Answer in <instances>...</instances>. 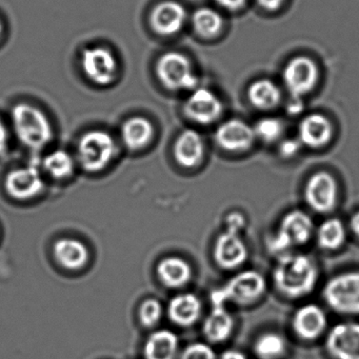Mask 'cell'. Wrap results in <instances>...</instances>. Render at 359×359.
Wrapping results in <instances>:
<instances>
[{
	"mask_svg": "<svg viewBox=\"0 0 359 359\" xmlns=\"http://www.w3.org/2000/svg\"><path fill=\"white\" fill-rule=\"evenodd\" d=\"M255 140L253 127L241 119H229L215 132L218 146L228 152H245L253 147Z\"/></svg>",
	"mask_w": 359,
	"mask_h": 359,
	"instance_id": "obj_14",
	"label": "cell"
},
{
	"mask_svg": "<svg viewBox=\"0 0 359 359\" xmlns=\"http://www.w3.org/2000/svg\"><path fill=\"white\" fill-rule=\"evenodd\" d=\"M163 315V306L156 299H148L142 302L140 309V318L142 325L153 327L158 323Z\"/></svg>",
	"mask_w": 359,
	"mask_h": 359,
	"instance_id": "obj_32",
	"label": "cell"
},
{
	"mask_svg": "<svg viewBox=\"0 0 359 359\" xmlns=\"http://www.w3.org/2000/svg\"><path fill=\"white\" fill-rule=\"evenodd\" d=\"M285 338L274 332L262 334L254 344V352L260 359H278L285 353Z\"/></svg>",
	"mask_w": 359,
	"mask_h": 359,
	"instance_id": "obj_29",
	"label": "cell"
},
{
	"mask_svg": "<svg viewBox=\"0 0 359 359\" xmlns=\"http://www.w3.org/2000/svg\"><path fill=\"white\" fill-rule=\"evenodd\" d=\"M325 348L335 359H359V323L334 325L325 340Z\"/></svg>",
	"mask_w": 359,
	"mask_h": 359,
	"instance_id": "obj_13",
	"label": "cell"
},
{
	"mask_svg": "<svg viewBox=\"0 0 359 359\" xmlns=\"http://www.w3.org/2000/svg\"><path fill=\"white\" fill-rule=\"evenodd\" d=\"M333 125L329 118L321 114L304 117L298 126V140L302 146L320 149L327 146L333 138Z\"/></svg>",
	"mask_w": 359,
	"mask_h": 359,
	"instance_id": "obj_18",
	"label": "cell"
},
{
	"mask_svg": "<svg viewBox=\"0 0 359 359\" xmlns=\"http://www.w3.org/2000/svg\"><path fill=\"white\" fill-rule=\"evenodd\" d=\"M312 218L302 210H293L285 214L278 229L268 243L269 250L279 256L290 253V250L306 245L313 235Z\"/></svg>",
	"mask_w": 359,
	"mask_h": 359,
	"instance_id": "obj_5",
	"label": "cell"
},
{
	"mask_svg": "<svg viewBox=\"0 0 359 359\" xmlns=\"http://www.w3.org/2000/svg\"><path fill=\"white\" fill-rule=\"evenodd\" d=\"M195 32L203 39H213L222 32L224 18L212 8H199L192 15Z\"/></svg>",
	"mask_w": 359,
	"mask_h": 359,
	"instance_id": "obj_28",
	"label": "cell"
},
{
	"mask_svg": "<svg viewBox=\"0 0 359 359\" xmlns=\"http://www.w3.org/2000/svg\"><path fill=\"white\" fill-rule=\"evenodd\" d=\"M81 69L87 79L97 86H109L114 81L118 64L114 54L104 47L88 48L81 54Z\"/></svg>",
	"mask_w": 359,
	"mask_h": 359,
	"instance_id": "obj_11",
	"label": "cell"
},
{
	"mask_svg": "<svg viewBox=\"0 0 359 359\" xmlns=\"http://www.w3.org/2000/svg\"><path fill=\"white\" fill-rule=\"evenodd\" d=\"M350 228L359 238V211L355 212L350 218Z\"/></svg>",
	"mask_w": 359,
	"mask_h": 359,
	"instance_id": "obj_39",
	"label": "cell"
},
{
	"mask_svg": "<svg viewBox=\"0 0 359 359\" xmlns=\"http://www.w3.org/2000/svg\"><path fill=\"white\" fill-rule=\"evenodd\" d=\"M226 231L217 237L214 245V259L224 270H234L245 264L249 250L241 231L245 226V217L241 212H232L226 216Z\"/></svg>",
	"mask_w": 359,
	"mask_h": 359,
	"instance_id": "obj_3",
	"label": "cell"
},
{
	"mask_svg": "<svg viewBox=\"0 0 359 359\" xmlns=\"http://www.w3.org/2000/svg\"><path fill=\"white\" fill-rule=\"evenodd\" d=\"M8 132L5 125L0 121V155H3L7 150Z\"/></svg>",
	"mask_w": 359,
	"mask_h": 359,
	"instance_id": "obj_37",
	"label": "cell"
},
{
	"mask_svg": "<svg viewBox=\"0 0 359 359\" xmlns=\"http://www.w3.org/2000/svg\"><path fill=\"white\" fill-rule=\"evenodd\" d=\"M180 341L177 336L169 330L154 332L147 340L144 346L146 359H176Z\"/></svg>",
	"mask_w": 359,
	"mask_h": 359,
	"instance_id": "obj_24",
	"label": "cell"
},
{
	"mask_svg": "<svg viewBox=\"0 0 359 359\" xmlns=\"http://www.w3.org/2000/svg\"><path fill=\"white\" fill-rule=\"evenodd\" d=\"M14 131L22 144L41 150L53 138V128L41 109L22 102L12 109Z\"/></svg>",
	"mask_w": 359,
	"mask_h": 359,
	"instance_id": "obj_2",
	"label": "cell"
},
{
	"mask_svg": "<svg viewBox=\"0 0 359 359\" xmlns=\"http://www.w3.org/2000/svg\"><path fill=\"white\" fill-rule=\"evenodd\" d=\"M182 359H216V354L211 346L197 342L184 348Z\"/></svg>",
	"mask_w": 359,
	"mask_h": 359,
	"instance_id": "obj_33",
	"label": "cell"
},
{
	"mask_svg": "<svg viewBox=\"0 0 359 359\" xmlns=\"http://www.w3.org/2000/svg\"><path fill=\"white\" fill-rule=\"evenodd\" d=\"M184 113L189 118L201 125H211L222 117V100L207 88H196L184 104Z\"/></svg>",
	"mask_w": 359,
	"mask_h": 359,
	"instance_id": "obj_12",
	"label": "cell"
},
{
	"mask_svg": "<svg viewBox=\"0 0 359 359\" xmlns=\"http://www.w3.org/2000/svg\"><path fill=\"white\" fill-rule=\"evenodd\" d=\"M43 167L53 177L62 180L73 173L74 161L66 151L56 150L46 156Z\"/></svg>",
	"mask_w": 359,
	"mask_h": 359,
	"instance_id": "obj_30",
	"label": "cell"
},
{
	"mask_svg": "<svg viewBox=\"0 0 359 359\" xmlns=\"http://www.w3.org/2000/svg\"><path fill=\"white\" fill-rule=\"evenodd\" d=\"M234 330V318L224 306H214L203 323V331L214 344L226 341Z\"/></svg>",
	"mask_w": 359,
	"mask_h": 359,
	"instance_id": "obj_23",
	"label": "cell"
},
{
	"mask_svg": "<svg viewBox=\"0 0 359 359\" xmlns=\"http://www.w3.org/2000/svg\"><path fill=\"white\" fill-rule=\"evenodd\" d=\"M283 79L290 95L294 100H299L316 87L319 79L318 66L310 57L297 56L285 65Z\"/></svg>",
	"mask_w": 359,
	"mask_h": 359,
	"instance_id": "obj_9",
	"label": "cell"
},
{
	"mask_svg": "<svg viewBox=\"0 0 359 359\" xmlns=\"http://www.w3.org/2000/svg\"><path fill=\"white\" fill-rule=\"evenodd\" d=\"M201 302L194 294H182L170 302L168 314L176 325H188L196 323L201 316Z\"/></svg>",
	"mask_w": 359,
	"mask_h": 359,
	"instance_id": "obj_22",
	"label": "cell"
},
{
	"mask_svg": "<svg viewBox=\"0 0 359 359\" xmlns=\"http://www.w3.org/2000/svg\"><path fill=\"white\" fill-rule=\"evenodd\" d=\"M154 136V127L144 116H134L127 119L121 128L123 144L130 150L137 151L144 148Z\"/></svg>",
	"mask_w": 359,
	"mask_h": 359,
	"instance_id": "obj_21",
	"label": "cell"
},
{
	"mask_svg": "<svg viewBox=\"0 0 359 359\" xmlns=\"http://www.w3.org/2000/svg\"><path fill=\"white\" fill-rule=\"evenodd\" d=\"M285 0H257L258 5L266 11H276L283 6Z\"/></svg>",
	"mask_w": 359,
	"mask_h": 359,
	"instance_id": "obj_36",
	"label": "cell"
},
{
	"mask_svg": "<svg viewBox=\"0 0 359 359\" xmlns=\"http://www.w3.org/2000/svg\"><path fill=\"white\" fill-rule=\"evenodd\" d=\"M248 98L258 110L269 111L276 108L283 100L278 86L269 79H259L251 83L248 89Z\"/></svg>",
	"mask_w": 359,
	"mask_h": 359,
	"instance_id": "obj_25",
	"label": "cell"
},
{
	"mask_svg": "<svg viewBox=\"0 0 359 359\" xmlns=\"http://www.w3.org/2000/svg\"><path fill=\"white\" fill-rule=\"evenodd\" d=\"M156 75L171 91H193L198 85L192 64L180 52H168L161 55L157 60Z\"/></svg>",
	"mask_w": 359,
	"mask_h": 359,
	"instance_id": "obj_7",
	"label": "cell"
},
{
	"mask_svg": "<svg viewBox=\"0 0 359 359\" xmlns=\"http://www.w3.org/2000/svg\"><path fill=\"white\" fill-rule=\"evenodd\" d=\"M327 325L325 311L314 304L300 306L292 318L294 333L304 340L317 339L325 333Z\"/></svg>",
	"mask_w": 359,
	"mask_h": 359,
	"instance_id": "obj_16",
	"label": "cell"
},
{
	"mask_svg": "<svg viewBox=\"0 0 359 359\" xmlns=\"http://www.w3.org/2000/svg\"><path fill=\"white\" fill-rule=\"evenodd\" d=\"M54 256L60 266L69 270H79L89 259V251L85 243L77 239H60L54 245Z\"/></svg>",
	"mask_w": 359,
	"mask_h": 359,
	"instance_id": "obj_20",
	"label": "cell"
},
{
	"mask_svg": "<svg viewBox=\"0 0 359 359\" xmlns=\"http://www.w3.org/2000/svg\"><path fill=\"white\" fill-rule=\"evenodd\" d=\"M306 205L317 213L327 214L337 205L338 184L333 175L325 171L313 174L304 190Z\"/></svg>",
	"mask_w": 359,
	"mask_h": 359,
	"instance_id": "obj_10",
	"label": "cell"
},
{
	"mask_svg": "<svg viewBox=\"0 0 359 359\" xmlns=\"http://www.w3.org/2000/svg\"><path fill=\"white\" fill-rule=\"evenodd\" d=\"M346 238V228L339 218H329L317 229L318 247L325 251H336L344 245Z\"/></svg>",
	"mask_w": 359,
	"mask_h": 359,
	"instance_id": "obj_27",
	"label": "cell"
},
{
	"mask_svg": "<svg viewBox=\"0 0 359 359\" xmlns=\"http://www.w3.org/2000/svg\"><path fill=\"white\" fill-rule=\"evenodd\" d=\"M187 11L182 4L174 0L159 3L151 12L153 30L163 36H172L182 30L186 24Z\"/></svg>",
	"mask_w": 359,
	"mask_h": 359,
	"instance_id": "obj_15",
	"label": "cell"
},
{
	"mask_svg": "<svg viewBox=\"0 0 359 359\" xmlns=\"http://www.w3.org/2000/svg\"><path fill=\"white\" fill-rule=\"evenodd\" d=\"M318 280V269L310 256L285 253L279 256L273 271L277 291L291 299L304 297L314 290Z\"/></svg>",
	"mask_w": 359,
	"mask_h": 359,
	"instance_id": "obj_1",
	"label": "cell"
},
{
	"mask_svg": "<svg viewBox=\"0 0 359 359\" xmlns=\"http://www.w3.org/2000/svg\"><path fill=\"white\" fill-rule=\"evenodd\" d=\"M157 275L161 283L168 287H180L190 281L192 269L182 258L168 257L159 262Z\"/></svg>",
	"mask_w": 359,
	"mask_h": 359,
	"instance_id": "obj_26",
	"label": "cell"
},
{
	"mask_svg": "<svg viewBox=\"0 0 359 359\" xmlns=\"http://www.w3.org/2000/svg\"><path fill=\"white\" fill-rule=\"evenodd\" d=\"M3 24H1V22H0V35L3 34Z\"/></svg>",
	"mask_w": 359,
	"mask_h": 359,
	"instance_id": "obj_40",
	"label": "cell"
},
{
	"mask_svg": "<svg viewBox=\"0 0 359 359\" xmlns=\"http://www.w3.org/2000/svg\"><path fill=\"white\" fill-rule=\"evenodd\" d=\"M205 155V142L198 132L184 130L176 140L174 156L180 165L194 168L203 161Z\"/></svg>",
	"mask_w": 359,
	"mask_h": 359,
	"instance_id": "obj_19",
	"label": "cell"
},
{
	"mask_svg": "<svg viewBox=\"0 0 359 359\" xmlns=\"http://www.w3.org/2000/svg\"><path fill=\"white\" fill-rule=\"evenodd\" d=\"M5 189L13 198L27 201L37 196L43 191V180L35 168H20L8 174Z\"/></svg>",
	"mask_w": 359,
	"mask_h": 359,
	"instance_id": "obj_17",
	"label": "cell"
},
{
	"mask_svg": "<svg viewBox=\"0 0 359 359\" xmlns=\"http://www.w3.org/2000/svg\"><path fill=\"white\" fill-rule=\"evenodd\" d=\"M302 144L299 140H283L279 144V154L283 158L290 159L295 157L299 153Z\"/></svg>",
	"mask_w": 359,
	"mask_h": 359,
	"instance_id": "obj_34",
	"label": "cell"
},
{
	"mask_svg": "<svg viewBox=\"0 0 359 359\" xmlns=\"http://www.w3.org/2000/svg\"><path fill=\"white\" fill-rule=\"evenodd\" d=\"M220 7L230 11H236L245 6V0H215Z\"/></svg>",
	"mask_w": 359,
	"mask_h": 359,
	"instance_id": "obj_35",
	"label": "cell"
},
{
	"mask_svg": "<svg viewBox=\"0 0 359 359\" xmlns=\"http://www.w3.org/2000/svg\"><path fill=\"white\" fill-rule=\"evenodd\" d=\"M79 158L83 169L102 171L112 161L116 144L110 134L100 130L88 132L79 140Z\"/></svg>",
	"mask_w": 359,
	"mask_h": 359,
	"instance_id": "obj_8",
	"label": "cell"
},
{
	"mask_svg": "<svg viewBox=\"0 0 359 359\" xmlns=\"http://www.w3.org/2000/svg\"><path fill=\"white\" fill-rule=\"evenodd\" d=\"M323 296L336 313L359 315V271H351L332 277L325 283Z\"/></svg>",
	"mask_w": 359,
	"mask_h": 359,
	"instance_id": "obj_6",
	"label": "cell"
},
{
	"mask_svg": "<svg viewBox=\"0 0 359 359\" xmlns=\"http://www.w3.org/2000/svg\"><path fill=\"white\" fill-rule=\"evenodd\" d=\"M220 359H247V356L238 350H226L222 353Z\"/></svg>",
	"mask_w": 359,
	"mask_h": 359,
	"instance_id": "obj_38",
	"label": "cell"
},
{
	"mask_svg": "<svg viewBox=\"0 0 359 359\" xmlns=\"http://www.w3.org/2000/svg\"><path fill=\"white\" fill-rule=\"evenodd\" d=\"M266 283L264 277L255 270L237 273L224 287L211 294L213 306H224L226 302L248 306L257 302L264 292Z\"/></svg>",
	"mask_w": 359,
	"mask_h": 359,
	"instance_id": "obj_4",
	"label": "cell"
},
{
	"mask_svg": "<svg viewBox=\"0 0 359 359\" xmlns=\"http://www.w3.org/2000/svg\"><path fill=\"white\" fill-rule=\"evenodd\" d=\"M253 129L256 138L266 144H272L281 137L285 132V125L280 119L266 117L257 121Z\"/></svg>",
	"mask_w": 359,
	"mask_h": 359,
	"instance_id": "obj_31",
	"label": "cell"
}]
</instances>
